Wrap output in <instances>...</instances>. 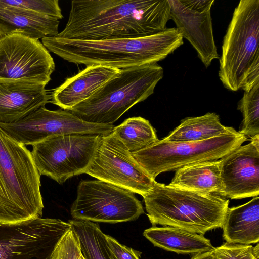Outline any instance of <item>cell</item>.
Wrapping results in <instances>:
<instances>
[{"mask_svg":"<svg viewBox=\"0 0 259 259\" xmlns=\"http://www.w3.org/2000/svg\"><path fill=\"white\" fill-rule=\"evenodd\" d=\"M216 259H259V245L225 243L213 250Z\"/></svg>","mask_w":259,"mask_h":259,"instance_id":"cell-27","label":"cell"},{"mask_svg":"<svg viewBox=\"0 0 259 259\" xmlns=\"http://www.w3.org/2000/svg\"><path fill=\"white\" fill-rule=\"evenodd\" d=\"M191 259H216L213 251L196 254Z\"/></svg>","mask_w":259,"mask_h":259,"instance_id":"cell-31","label":"cell"},{"mask_svg":"<svg viewBox=\"0 0 259 259\" xmlns=\"http://www.w3.org/2000/svg\"><path fill=\"white\" fill-rule=\"evenodd\" d=\"M100 137V135H61L32 145L31 153L39 174L62 184L84 173Z\"/></svg>","mask_w":259,"mask_h":259,"instance_id":"cell-8","label":"cell"},{"mask_svg":"<svg viewBox=\"0 0 259 259\" xmlns=\"http://www.w3.org/2000/svg\"><path fill=\"white\" fill-rule=\"evenodd\" d=\"M70 208L74 219L117 223L137 220L144 213L134 193L101 180L81 181Z\"/></svg>","mask_w":259,"mask_h":259,"instance_id":"cell-9","label":"cell"},{"mask_svg":"<svg viewBox=\"0 0 259 259\" xmlns=\"http://www.w3.org/2000/svg\"><path fill=\"white\" fill-rule=\"evenodd\" d=\"M0 7H9L48 16L63 18L58 0H0Z\"/></svg>","mask_w":259,"mask_h":259,"instance_id":"cell-26","label":"cell"},{"mask_svg":"<svg viewBox=\"0 0 259 259\" xmlns=\"http://www.w3.org/2000/svg\"><path fill=\"white\" fill-rule=\"evenodd\" d=\"M85 174L144 197L153 189L152 178L112 133L100 135Z\"/></svg>","mask_w":259,"mask_h":259,"instance_id":"cell-10","label":"cell"},{"mask_svg":"<svg viewBox=\"0 0 259 259\" xmlns=\"http://www.w3.org/2000/svg\"><path fill=\"white\" fill-rule=\"evenodd\" d=\"M232 127L223 125L219 116L208 112L198 117H187L164 139L173 142H198L208 140L234 131Z\"/></svg>","mask_w":259,"mask_h":259,"instance_id":"cell-22","label":"cell"},{"mask_svg":"<svg viewBox=\"0 0 259 259\" xmlns=\"http://www.w3.org/2000/svg\"><path fill=\"white\" fill-rule=\"evenodd\" d=\"M143 235L155 246L179 254H199L213 251L214 247L203 235L179 228L153 226Z\"/></svg>","mask_w":259,"mask_h":259,"instance_id":"cell-21","label":"cell"},{"mask_svg":"<svg viewBox=\"0 0 259 259\" xmlns=\"http://www.w3.org/2000/svg\"><path fill=\"white\" fill-rule=\"evenodd\" d=\"M45 86L0 79V122H16L50 102Z\"/></svg>","mask_w":259,"mask_h":259,"instance_id":"cell-16","label":"cell"},{"mask_svg":"<svg viewBox=\"0 0 259 259\" xmlns=\"http://www.w3.org/2000/svg\"><path fill=\"white\" fill-rule=\"evenodd\" d=\"M221 177L225 198L259 195V135L221 159Z\"/></svg>","mask_w":259,"mask_h":259,"instance_id":"cell-14","label":"cell"},{"mask_svg":"<svg viewBox=\"0 0 259 259\" xmlns=\"http://www.w3.org/2000/svg\"><path fill=\"white\" fill-rule=\"evenodd\" d=\"M59 20L40 14L0 7V37L14 33L34 39L56 35Z\"/></svg>","mask_w":259,"mask_h":259,"instance_id":"cell-18","label":"cell"},{"mask_svg":"<svg viewBox=\"0 0 259 259\" xmlns=\"http://www.w3.org/2000/svg\"><path fill=\"white\" fill-rule=\"evenodd\" d=\"M143 197L153 226L174 227L201 235L222 228L229 208L227 198L157 182Z\"/></svg>","mask_w":259,"mask_h":259,"instance_id":"cell-4","label":"cell"},{"mask_svg":"<svg viewBox=\"0 0 259 259\" xmlns=\"http://www.w3.org/2000/svg\"><path fill=\"white\" fill-rule=\"evenodd\" d=\"M163 77V69L157 63L121 69L69 111L86 122L113 124L132 107L151 95Z\"/></svg>","mask_w":259,"mask_h":259,"instance_id":"cell-6","label":"cell"},{"mask_svg":"<svg viewBox=\"0 0 259 259\" xmlns=\"http://www.w3.org/2000/svg\"><path fill=\"white\" fill-rule=\"evenodd\" d=\"M55 68L50 52L39 40L18 33L0 38V79L46 86Z\"/></svg>","mask_w":259,"mask_h":259,"instance_id":"cell-13","label":"cell"},{"mask_svg":"<svg viewBox=\"0 0 259 259\" xmlns=\"http://www.w3.org/2000/svg\"><path fill=\"white\" fill-rule=\"evenodd\" d=\"M68 222L78 237L84 259H115L108 246L106 234L97 224L76 219Z\"/></svg>","mask_w":259,"mask_h":259,"instance_id":"cell-23","label":"cell"},{"mask_svg":"<svg viewBox=\"0 0 259 259\" xmlns=\"http://www.w3.org/2000/svg\"><path fill=\"white\" fill-rule=\"evenodd\" d=\"M108 246L115 259H140L141 252L120 244L112 237L106 235Z\"/></svg>","mask_w":259,"mask_h":259,"instance_id":"cell-29","label":"cell"},{"mask_svg":"<svg viewBox=\"0 0 259 259\" xmlns=\"http://www.w3.org/2000/svg\"><path fill=\"white\" fill-rule=\"evenodd\" d=\"M221 159L188 165L176 170L168 185L225 198Z\"/></svg>","mask_w":259,"mask_h":259,"instance_id":"cell-20","label":"cell"},{"mask_svg":"<svg viewBox=\"0 0 259 259\" xmlns=\"http://www.w3.org/2000/svg\"><path fill=\"white\" fill-rule=\"evenodd\" d=\"M111 133L132 153L149 147L158 141L155 130L150 122L142 117L125 119L114 127Z\"/></svg>","mask_w":259,"mask_h":259,"instance_id":"cell-24","label":"cell"},{"mask_svg":"<svg viewBox=\"0 0 259 259\" xmlns=\"http://www.w3.org/2000/svg\"><path fill=\"white\" fill-rule=\"evenodd\" d=\"M40 187L31 151L0 127V224L41 218Z\"/></svg>","mask_w":259,"mask_h":259,"instance_id":"cell-3","label":"cell"},{"mask_svg":"<svg viewBox=\"0 0 259 259\" xmlns=\"http://www.w3.org/2000/svg\"><path fill=\"white\" fill-rule=\"evenodd\" d=\"M79 259H84V257H83V256L82 255V254H81V255L80 256V258H79Z\"/></svg>","mask_w":259,"mask_h":259,"instance_id":"cell-32","label":"cell"},{"mask_svg":"<svg viewBox=\"0 0 259 259\" xmlns=\"http://www.w3.org/2000/svg\"><path fill=\"white\" fill-rule=\"evenodd\" d=\"M227 243L251 245L259 242V197L229 208L222 227Z\"/></svg>","mask_w":259,"mask_h":259,"instance_id":"cell-19","label":"cell"},{"mask_svg":"<svg viewBox=\"0 0 259 259\" xmlns=\"http://www.w3.org/2000/svg\"><path fill=\"white\" fill-rule=\"evenodd\" d=\"M219 77L232 91L259 80V1L241 0L235 8L222 46Z\"/></svg>","mask_w":259,"mask_h":259,"instance_id":"cell-5","label":"cell"},{"mask_svg":"<svg viewBox=\"0 0 259 259\" xmlns=\"http://www.w3.org/2000/svg\"><path fill=\"white\" fill-rule=\"evenodd\" d=\"M0 127L15 141L26 146L61 135H107L114 126L90 123L69 111L50 110L43 106L16 122H0Z\"/></svg>","mask_w":259,"mask_h":259,"instance_id":"cell-12","label":"cell"},{"mask_svg":"<svg viewBox=\"0 0 259 259\" xmlns=\"http://www.w3.org/2000/svg\"><path fill=\"white\" fill-rule=\"evenodd\" d=\"M237 108L243 116L238 132L251 139L259 135V80L244 91Z\"/></svg>","mask_w":259,"mask_h":259,"instance_id":"cell-25","label":"cell"},{"mask_svg":"<svg viewBox=\"0 0 259 259\" xmlns=\"http://www.w3.org/2000/svg\"><path fill=\"white\" fill-rule=\"evenodd\" d=\"M1 38V37H0Z\"/></svg>","mask_w":259,"mask_h":259,"instance_id":"cell-33","label":"cell"},{"mask_svg":"<svg viewBox=\"0 0 259 259\" xmlns=\"http://www.w3.org/2000/svg\"><path fill=\"white\" fill-rule=\"evenodd\" d=\"M170 19L168 0H74L58 38L101 40L138 38L164 31Z\"/></svg>","mask_w":259,"mask_h":259,"instance_id":"cell-1","label":"cell"},{"mask_svg":"<svg viewBox=\"0 0 259 259\" xmlns=\"http://www.w3.org/2000/svg\"><path fill=\"white\" fill-rule=\"evenodd\" d=\"M170 19L176 29L196 50L206 68L219 59L213 33L211 11L199 13L182 4L180 0H168Z\"/></svg>","mask_w":259,"mask_h":259,"instance_id":"cell-15","label":"cell"},{"mask_svg":"<svg viewBox=\"0 0 259 259\" xmlns=\"http://www.w3.org/2000/svg\"><path fill=\"white\" fill-rule=\"evenodd\" d=\"M120 70L99 65L87 66L53 90L50 94V102L69 111L94 94Z\"/></svg>","mask_w":259,"mask_h":259,"instance_id":"cell-17","label":"cell"},{"mask_svg":"<svg viewBox=\"0 0 259 259\" xmlns=\"http://www.w3.org/2000/svg\"><path fill=\"white\" fill-rule=\"evenodd\" d=\"M81 254L78 237L70 228L60 240L51 259H79Z\"/></svg>","mask_w":259,"mask_h":259,"instance_id":"cell-28","label":"cell"},{"mask_svg":"<svg viewBox=\"0 0 259 259\" xmlns=\"http://www.w3.org/2000/svg\"><path fill=\"white\" fill-rule=\"evenodd\" d=\"M247 139V137L236 130L198 142H173L163 139L132 154L155 180L162 172L176 170L196 163L220 159Z\"/></svg>","mask_w":259,"mask_h":259,"instance_id":"cell-7","label":"cell"},{"mask_svg":"<svg viewBox=\"0 0 259 259\" xmlns=\"http://www.w3.org/2000/svg\"><path fill=\"white\" fill-rule=\"evenodd\" d=\"M180 1L190 10L199 13L211 11V7L214 3L213 0Z\"/></svg>","mask_w":259,"mask_h":259,"instance_id":"cell-30","label":"cell"},{"mask_svg":"<svg viewBox=\"0 0 259 259\" xmlns=\"http://www.w3.org/2000/svg\"><path fill=\"white\" fill-rule=\"evenodd\" d=\"M41 43L68 62L117 69L157 63L183 44L176 28L147 36L101 40H80L46 37Z\"/></svg>","mask_w":259,"mask_h":259,"instance_id":"cell-2","label":"cell"},{"mask_svg":"<svg viewBox=\"0 0 259 259\" xmlns=\"http://www.w3.org/2000/svg\"><path fill=\"white\" fill-rule=\"evenodd\" d=\"M70 228L69 222L41 218L0 224V259H51L60 240Z\"/></svg>","mask_w":259,"mask_h":259,"instance_id":"cell-11","label":"cell"}]
</instances>
